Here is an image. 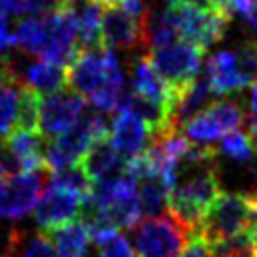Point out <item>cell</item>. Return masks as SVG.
I'll return each instance as SVG.
<instances>
[{
    "label": "cell",
    "instance_id": "obj_1",
    "mask_svg": "<svg viewBox=\"0 0 257 257\" xmlns=\"http://www.w3.org/2000/svg\"><path fill=\"white\" fill-rule=\"evenodd\" d=\"M68 88L96 108L116 112L124 92V72L110 48H80L68 64Z\"/></svg>",
    "mask_w": 257,
    "mask_h": 257
},
{
    "label": "cell",
    "instance_id": "obj_2",
    "mask_svg": "<svg viewBox=\"0 0 257 257\" xmlns=\"http://www.w3.org/2000/svg\"><path fill=\"white\" fill-rule=\"evenodd\" d=\"M221 195L217 161L183 173L169 189V213L197 233L209 207Z\"/></svg>",
    "mask_w": 257,
    "mask_h": 257
},
{
    "label": "cell",
    "instance_id": "obj_3",
    "mask_svg": "<svg viewBox=\"0 0 257 257\" xmlns=\"http://www.w3.org/2000/svg\"><path fill=\"white\" fill-rule=\"evenodd\" d=\"M108 137H110V128L104 116L98 112L86 114L76 126H72L70 131L52 139L46 145V153H44L46 171L56 173L66 167L78 165L94 145L108 141Z\"/></svg>",
    "mask_w": 257,
    "mask_h": 257
},
{
    "label": "cell",
    "instance_id": "obj_4",
    "mask_svg": "<svg viewBox=\"0 0 257 257\" xmlns=\"http://www.w3.org/2000/svg\"><path fill=\"white\" fill-rule=\"evenodd\" d=\"M251 219V201L249 193H225L209 207L201 219L197 233L205 239L207 245H217L239 235H245Z\"/></svg>",
    "mask_w": 257,
    "mask_h": 257
},
{
    "label": "cell",
    "instance_id": "obj_5",
    "mask_svg": "<svg viewBox=\"0 0 257 257\" xmlns=\"http://www.w3.org/2000/svg\"><path fill=\"white\" fill-rule=\"evenodd\" d=\"M193 235V229L167 211L161 217H153L137 225L135 247L141 257H181Z\"/></svg>",
    "mask_w": 257,
    "mask_h": 257
},
{
    "label": "cell",
    "instance_id": "obj_6",
    "mask_svg": "<svg viewBox=\"0 0 257 257\" xmlns=\"http://www.w3.org/2000/svg\"><path fill=\"white\" fill-rule=\"evenodd\" d=\"M149 58L159 76L177 92L199 78L203 66V50L185 40H177L169 46L151 50Z\"/></svg>",
    "mask_w": 257,
    "mask_h": 257
},
{
    "label": "cell",
    "instance_id": "obj_7",
    "mask_svg": "<svg viewBox=\"0 0 257 257\" xmlns=\"http://www.w3.org/2000/svg\"><path fill=\"white\" fill-rule=\"evenodd\" d=\"M179 38L195 44L203 52L215 46L227 28L229 18L211 6H179L173 8Z\"/></svg>",
    "mask_w": 257,
    "mask_h": 257
},
{
    "label": "cell",
    "instance_id": "obj_8",
    "mask_svg": "<svg viewBox=\"0 0 257 257\" xmlns=\"http://www.w3.org/2000/svg\"><path fill=\"white\" fill-rule=\"evenodd\" d=\"M78 50L76 10L68 4H56L46 14V44L40 58L68 68Z\"/></svg>",
    "mask_w": 257,
    "mask_h": 257
},
{
    "label": "cell",
    "instance_id": "obj_9",
    "mask_svg": "<svg viewBox=\"0 0 257 257\" xmlns=\"http://www.w3.org/2000/svg\"><path fill=\"white\" fill-rule=\"evenodd\" d=\"M46 177H50L46 169L22 171L0 183V217L18 221L30 215L44 191Z\"/></svg>",
    "mask_w": 257,
    "mask_h": 257
},
{
    "label": "cell",
    "instance_id": "obj_10",
    "mask_svg": "<svg viewBox=\"0 0 257 257\" xmlns=\"http://www.w3.org/2000/svg\"><path fill=\"white\" fill-rule=\"evenodd\" d=\"M86 102L72 90L46 94L40 98V120L38 131L44 139H56L76 126L86 114Z\"/></svg>",
    "mask_w": 257,
    "mask_h": 257
},
{
    "label": "cell",
    "instance_id": "obj_11",
    "mask_svg": "<svg viewBox=\"0 0 257 257\" xmlns=\"http://www.w3.org/2000/svg\"><path fill=\"white\" fill-rule=\"evenodd\" d=\"M82 201L78 195L52 185L46 187L34 207V221L40 229V233H52L58 227H64L72 221L80 219V209H82Z\"/></svg>",
    "mask_w": 257,
    "mask_h": 257
},
{
    "label": "cell",
    "instance_id": "obj_12",
    "mask_svg": "<svg viewBox=\"0 0 257 257\" xmlns=\"http://www.w3.org/2000/svg\"><path fill=\"white\" fill-rule=\"evenodd\" d=\"M151 139H153L151 128L147 126V122L139 114H135L133 110L114 112L108 143L126 161L143 155L147 151V147L151 145Z\"/></svg>",
    "mask_w": 257,
    "mask_h": 257
},
{
    "label": "cell",
    "instance_id": "obj_13",
    "mask_svg": "<svg viewBox=\"0 0 257 257\" xmlns=\"http://www.w3.org/2000/svg\"><path fill=\"white\" fill-rule=\"evenodd\" d=\"M102 46L133 50L145 46V22L128 16L122 8H104Z\"/></svg>",
    "mask_w": 257,
    "mask_h": 257
},
{
    "label": "cell",
    "instance_id": "obj_14",
    "mask_svg": "<svg viewBox=\"0 0 257 257\" xmlns=\"http://www.w3.org/2000/svg\"><path fill=\"white\" fill-rule=\"evenodd\" d=\"M10 64H12V60H10ZM12 68L16 70L20 82L24 86H28L30 90L38 92L40 96L56 94V92H62L68 88V70L62 64L42 60V58H32L20 70L14 64H12Z\"/></svg>",
    "mask_w": 257,
    "mask_h": 257
},
{
    "label": "cell",
    "instance_id": "obj_15",
    "mask_svg": "<svg viewBox=\"0 0 257 257\" xmlns=\"http://www.w3.org/2000/svg\"><path fill=\"white\" fill-rule=\"evenodd\" d=\"M131 92L139 98L157 102V104H165L171 108L175 106V98H177V90H173L155 70L153 62L149 56H139L133 62L131 68Z\"/></svg>",
    "mask_w": 257,
    "mask_h": 257
},
{
    "label": "cell",
    "instance_id": "obj_16",
    "mask_svg": "<svg viewBox=\"0 0 257 257\" xmlns=\"http://www.w3.org/2000/svg\"><path fill=\"white\" fill-rule=\"evenodd\" d=\"M213 102H215V92H213L209 80L205 78V74L195 78L189 86H185L183 90L177 92L175 106H173V112H171L173 131L179 133L189 120H193L195 116L205 112Z\"/></svg>",
    "mask_w": 257,
    "mask_h": 257
},
{
    "label": "cell",
    "instance_id": "obj_17",
    "mask_svg": "<svg viewBox=\"0 0 257 257\" xmlns=\"http://www.w3.org/2000/svg\"><path fill=\"white\" fill-rule=\"evenodd\" d=\"M22 88L24 84L20 82L10 60L0 62V141L2 143L18 126Z\"/></svg>",
    "mask_w": 257,
    "mask_h": 257
},
{
    "label": "cell",
    "instance_id": "obj_18",
    "mask_svg": "<svg viewBox=\"0 0 257 257\" xmlns=\"http://www.w3.org/2000/svg\"><path fill=\"white\" fill-rule=\"evenodd\" d=\"M205 78L215 94H231L245 88L235 50H217L205 64Z\"/></svg>",
    "mask_w": 257,
    "mask_h": 257
},
{
    "label": "cell",
    "instance_id": "obj_19",
    "mask_svg": "<svg viewBox=\"0 0 257 257\" xmlns=\"http://www.w3.org/2000/svg\"><path fill=\"white\" fill-rule=\"evenodd\" d=\"M4 149L16 159L20 171L46 169L44 165L46 139L40 131H14L4 141Z\"/></svg>",
    "mask_w": 257,
    "mask_h": 257
},
{
    "label": "cell",
    "instance_id": "obj_20",
    "mask_svg": "<svg viewBox=\"0 0 257 257\" xmlns=\"http://www.w3.org/2000/svg\"><path fill=\"white\" fill-rule=\"evenodd\" d=\"M80 165L86 171V175L92 179V183H98V181H108L124 175L126 161L122 155L114 151V147L108 141H104L94 145L88 151V155L80 161Z\"/></svg>",
    "mask_w": 257,
    "mask_h": 257
},
{
    "label": "cell",
    "instance_id": "obj_21",
    "mask_svg": "<svg viewBox=\"0 0 257 257\" xmlns=\"http://www.w3.org/2000/svg\"><path fill=\"white\" fill-rule=\"evenodd\" d=\"M58 257H88L90 255V233L82 221H72L56 231L48 233Z\"/></svg>",
    "mask_w": 257,
    "mask_h": 257
},
{
    "label": "cell",
    "instance_id": "obj_22",
    "mask_svg": "<svg viewBox=\"0 0 257 257\" xmlns=\"http://www.w3.org/2000/svg\"><path fill=\"white\" fill-rule=\"evenodd\" d=\"M181 40L173 8H159V10H149L145 18V46L151 50L169 46L173 42Z\"/></svg>",
    "mask_w": 257,
    "mask_h": 257
},
{
    "label": "cell",
    "instance_id": "obj_23",
    "mask_svg": "<svg viewBox=\"0 0 257 257\" xmlns=\"http://www.w3.org/2000/svg\"><path fill=\"white\" fill-rule=\"evenodd\" d=\"M102 18L104 8L94 0H86L76 10L78 48H102Z\"/></svg>",
    "mask_w": 257,
    "mask_h": 257
},
{
    "label": "cell",
    "instance_id": "obj_24",
    "mask_svg": "<svg viewBox=\"0 0 257 257\" xmlns=\"http://www.w3.org/2000/svg\"><path fill=\"white\" fill-rule=\"evenodd\" d=\"M6 257H58V255L46 233L38 231L34 235H26L16 229H10Z\"/></svg>",
    "mask_w": 257,
    "mask_h": 257
},
{
    "label": "cell",
    "instance_id": "obj_25",
    "mask_svg": "<svg viewBox=\"0 0 257 257\" xmlns=\"http://www.w3.org/2000/svg\"><path fill=\"white\" fill-rule=\"evenodd\" d=\"M16 44L24 54L40 58L46 44V14L42 16H22L14 28Z\"/></svg>",
    "mask_w": 257,
    "mask_h": 257
},
{
    "label": "cell",
    "instance_id": "obj_26",
    "mask_svg": "<svg viewBox=\"0 0 257 257\" xmlns=\"http://www.w3.org/2000/svg\"><path fill=\"white\" fill-rule=\"evenodd\" d=\"M139 205L143 217H161L169 211V187L161 177H149L139 183Z\"/></svg>",
    "mask_w": 257,
    "mask_h": 257
},
{
    "label": "cell",
    "instance_id": "obj_27",
    "mask_svg": "<svg viewBox=\"0 0 257 257\" xmlns=\"http://www.w3.org/2000/svg\"><path fill=\"white\" fill-rule=\"evenodd\" d=\"M207 116L213 120V124L219 128V133L225 137L229 133L239 131L245 124V108L235 98H221L215 100L207 110Z\"/></svg>",
    "mask_w": 257,
    "mask_h": 257
},
{
    "label": "cell",
    "instance_id": "obj_28",
    "mask_svg": "<svg viewBox=\"0 0 257 257\" xmlns=\"http://www.w3.org/2000/svg\"><path fill=\"white\" fill-rule=\"evenodd\" d=\"M217 153H221L223 157H227L229 161H233L237 165H251L257 157V145L251 139L249 131L245 133V131L239 128L235 133L225 135L219 141Z\"/></svg>",
    "mask_w": 257,
    "mask_h": 257
},
{
    "label": "cell",
    "instance_id": "obj_29",
    "mask_svg": "<svg viewBox=\"0 0 257 257\" xmlns=\"http://www.w3.org/2000/svg\"><path fill=\"white\" fill-rule=\"evenodd\" d=\"M50 183L58 185V187L74 193V195H78L80 199H86L90 195V191H92V185H94L80 163L72 165V167H66L62 171L50 173Z\"/></svg>",
    "mask_w": 257,
    "mask_h": 257
},
{
    "label": "cell",
    "instance_id": "obj_30",
    "mask_svg": "<svg viewBox=\"0 0 257 257\" xmlns=\"http://www.w3.org/2000/svg\"><path fill=\"white\" fill-rule=\"evenodd\" d=\"M94 243H96V257H137L131 243L118 229H110L96 235Z\"/></svg>",
    "mask_w": 257,
    "mask_h": 257
},
{
    "label": "cell",
    "instance_id": "obj_31",
    "mask_svg": "<svg viewBox=\"0 0 257 257\" xmlns=\"http://www.w3.org/2000/svg\"><path fill=\"white\" fill-rule=\"evenodd\" d=\"M209 249L211 257H257V251L247 233L217 245H209Z\"/></svg>",
    "mask_w": 257,
    "mask_h": 257
},
{
    "label": "cell",
    "instance_id": "obj_32",
    "mask_svg": "<svg viewBox=\"0 0 257 257\" xmlns=\"http://www.w3.org/2000/svg\"><path fill=\"white\" fill-rule=\"evenodd\" d=\"M239 72L245 86H253L257 82V42H247L235 48Z\"/></svg>",
    "mask_w": 257,
    "mask_h": 257
},
{
    "label": "cell",
    "instance_id": "obj_33",
    "mask_svg": "<svg viewBox=\"0 0 257 257\" xmlns=\"http://www.w3.org/2000/svg\"><path fill=\"white\" fill-rule=\"evenodd\" d=\"M56 0H14L16 16H42L54 10Z\"/></svg>",
    "mask_w": 257,
    "mask_h": 257
},
{
    "label": "cell",
    "instance_id": "obj_34",
    "mask_svg": "<svg viewBox=\"0 0 257 257\" xmlns=\"http://www.w3.org/2000/svg\"><path fill=\"white\" fill-rule=\"evenodd\" d=\"M14 46H16V34L10 28V20L8 16L0 14V62H4V58L10 54Z\"/></svg>",
    "mask_w": 257,
    "mask_h": 257
},
{
    "label": "cell",
    "instance_id": "obj_35",
    "mask_svg": "<svg viewBox=\"0 0 257 257\" xmlns=\"http://www.w3.org/2000/svg\"><path fill=\"white\" fill-rule=\"evenodd\" d=\"M181 257H211V249L205 243V239L199 233H195L193 239H191V243L187 245V249L183 251Z\"/></svg>",
    "mask_w": 257,
    "mask_h": 257
},
{
    "label": "cell",
    "instance_id": "obj_36",
    "mask_svg": "<svg viewBox=\"0 0 257 257\" xmlns=\"http://www.w3.org/2000/svg\"><path fill=\"white\" fill-rule=\"evenodd\" d=\"M243 22H245V26H247V30H249L253 42H257V4L243 16Z\"/></svg>",
    "mask_w": 257,
    "mask_h": 257
},
{
    "label": "cell",
    "instance_id": "obj_37",
    "mask_svg": "<svg viewBox=\"0 0 257 257\" xmlns=\"http://www.w3.org/2000/svg\"><path fill=\"white\" fill-rule=\"evenodd\" d=\"M169 8H179V6H209V0H165Z\"/></svg>",
    "mask_w": 257,
    "mask_h": 257
},
{
    "label": "cell",
    "instance_id": "obj_38",
    "mask_svg": "<svg viewBox=\"0 0 257 257\" xmlns=\"http://www.w3.org/2000/svg\"><path fill=\"white\" fill-rule=\"evenodd\" d=\"M0 14L12 16L14 14V0H0Z\"/></svg>",
    "mask_w": 257,
    "mask_h": 257
},
{
    "label": "cell",
    "instance_id": "obj_39",
    "mask_svg": "<svg viewBox=\"0 0 257 257\" xmlns=\"http://www.w3.org/2000/svg\"><path fill=\"white\" fill-rule=\"evenodd\" d=\"M249 106H251V112L257 116V82L251 86V98H249Z\"/></svg>",
    "mask_w": 257,
    "mask_h": 257
},
{
    "label": "cell",
    "instance_id": "obj_40",
    "mask_svg": "<svg viewBox=\"0 0 257 257\" xmlns=\"http://www.w3.org/2000/svg\"><path fill=\"white\" fill-rule=\"evenodd\" d=\"M249 135H251V139H253L255 145H257V116H253V118L249 120Z\"/></svg>",
    "mask_w": 257,
    "mask_h": 257
},
{
    "label": "cell",
    "instance_id": "obj_41",
    "mask_svg": "<svg viewBox=\"0 0 257 257\" xmlns=\"http://www.w3.org/2000/svg\"><path fill=\"white\" fill-rule=\"evenodd\" d=\"M96 4H100L102 8H114L116 4H120L122 0H94Z\"/></svg>",
    "mask_w": 257,
    "mask_h": 257
},
{
    "label": "cell",
    "instance_id": "obj_42",
    "mask_svg": "<svg viewBox=\"0 0 257 257\" xmlns=\"http://www.w3.org/2000/svg\"><path fill=\"white\" fill-rule=\"evenodd\" d=\"M251 177H253V185H255V189H257V165H253V169H251ZM257 193V191H255Z\"/></svg>",
    "mask_w": 257,
    "mask_h": 257
},
{
    "label": "cell",
    "instance_id": "obj_43",
    "mask_svg": "<svg viewBox=\"0 0 257 257\" xmlns=\"http://www.w3.org/2000/svg\"><path fill=\"white\" fill-rule=\"evenodd\" d=\"M72 2H76V0H56V4H68V6H70Z\"/></svg>",
    "mask_w": 257,
    "mask_h": 257
},
{
    "label": "cell",
    "instance_id": "obj_44",
    "mask_svg": "<svg viewBox=\"0 0 257 257\" xmlns=\"http://www.w3.org/2000/svg\"><path fill=\"white\" fill-rule=\"evenodd\" d=\"M0 257H6V255H0Z\"/></svg>",
    "mask_w": 257,
    "mask_h": 257
}]
</instances>
